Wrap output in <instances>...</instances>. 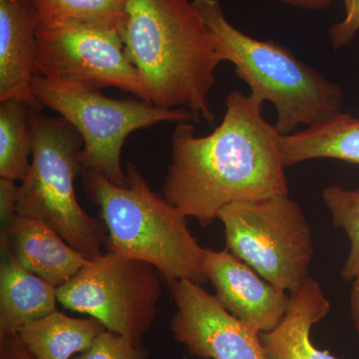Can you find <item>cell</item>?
I'll use <instances>...</instances> for the list:
<instances>
[{
	"label": "cell",
	"instance_id": "obj_1",
	"mask_svg": "<svg viewBox=\"0 0 359 359\" xmlns=\"http://www.w3.org/2000/svg\"><path fill=\"white\" fill-rule=\"evenodd\" d=\"M264 102L233 91L221 124L207 136L190 122L172 134L162 195L187 218L207 226L226 205L289 194L280 132L264 118Z\"/></svg>",
	"mask_w": 359,
	"mask_h": 359
},
{
	"label": "cell",
	"instance_id": "obj_2",
	"mask_svg": "<svg viewBox=\"0 0 359 359\" xmlns=\"http://www.w3.org/2000/svg\"><path fill=\"white\" fill-rule=\"evenodd\" d=\"M120 33L151 103L214 124L209 95L223 61L193 1L126 0Z\"/></svg>",
	"mask_w": 359,
	"mask_h": 359
},
{
	"label": "cell",
	"instance_id": "obj_3",
	"mask_svg": "<svg viewBox=\"0 0 359 359\" xmlns=\"http://www.w3.org/2000/svg\"><path fill=\"white\" fill-rule=\"evenodd\" d=\"M126 174V186L92 170L82 174L85 194L100 210L107 229L106 249L152 264L167 285L181 280L207 282L205 248L189 230L185 215L154 192L133 163L127 164Z\"/></svg>",
	"mask_w": 359,
	"mask_h": 359
},
{
	"label": "cell",
	"instance_id": "obj_4",
	"mask_svg": "<svg viewBox=\"0 0 359 359\" xmlns=\"http://www.w3.org/2000/svg\"><path fill=\"white\" fill-rule=\"evenodd\" d=\"M193 4L212 33L222 61L235 66L250 95L273 104L280 134L313 127L341 112L344 94L339 85L295 57L283 45L238 30L226 20L219 0H193Z\"/></svg>",
	"mask_w": 359,
	"mask_h": 359
},
{
	"label": "cell",
	"instance_id": "obj_5",
	"mask_svg": "<svg viewBox=\"0 0 359 359\" xmlns=\"http://www.w3.org/2000/svg\"><path fill=\"white\" fill-rule=\"evenodd\" d=\"M30 167L18 187V215L36 219L57 231L89 259L103 254L107 229L102 219L84 211L78 202L75 180L83 174V140L62 117L32 109Z\"/></svg>",
	"mask_w": 359,
	"mask_h": 359
},
{
	"label": "cell",
	"instance_id": "obj_6",
	"mask_svg": "<svg viewBox=\"0 0 359 359\" xmlns=\"http://www.w3.org/2000/svg\"><path fill=\"white\" fill-rule=\"evenodd\" d=\"M32 90L43 107L57 112L83 140L84 170L103 175L118 186H126L121 153L127 138L162 122L194 121L184 109H164L141 99H113L99 89L36 75Z\"/></svg>",
	"mask_w": 359,
	"mask_h": 359
},
{
	"label": "cell",
	"instance_id": "obj_7",
	"mask_svg": "<svg viewBox=\"0 0 359 359\" xmlns=\"http://www.w3.org/2000/svg\"><path fill=\"white\" fill-rule=\"evenodd\" d=\"M218 219L224 224L226 250L266 282L290 294L306 282L313 233L301 205L287 195L231 203Z\"/></svg>",
	"mask_w": 359,
	"mask_h": 359
},
{
	"label": "cell",
	"instance_id": "obj_8",
	"mask_svg": "<svg viewBox=\"0 0 359 359\" xmlns=\"http://www.w3.org/2000/svg\"><path fill=\"white\" fill-rule=\"evenodd\" d=\"M160 276L152 264L107 250L59 287L57 299L63 308L87 314L106 330L143 344L157 318Z\"/></svg>",
	"mask_w": 359,
	"mask_h": 359
},
{
	"label": "cell",
	"instance_id": "obj_9",
	"mask_svg": "<svg viewBox=\"0 0 359 359\" xmlns=\"http://www.w3.org/2000/svg\"><path fill=\"white\" fill-rule=\"evenodd\" d=\"M37 75L99 89L113 87L151 103L145 84L125 53L121 33L113 28L68 22L39 25Z\"/></svg>",
	"mask_w": 359,
	"mask_h": 359
},
{
	"label": "cell",
	"instance_id": "obj_10",
	"mask_svg": "<svg viewBox=\"0 0 359 359\" xmlns=\"http://www.w3.org/2000/svg\"><path fill=\"white\" fill-rule=\"evenodd\" d=\"M177 311L170 323L174 339L199 359H271L261 332L238 320L200 283H168Z\"/></svg>",
	"mask_w": 359,
	"mask_h": 359
},
{
	"label": "cell",
	"instance_id": "obj_11",
	"mask_svg": "<svg viewBox=\"0 0 359 359\" xmlns=\"http://www.w3.org/2000/svg\"><path fill=\"white\" fill-rule=\"evenodd\" d=\"M203 273L224 309L259 332H271L287 313L290 294L259 278L230 250L205 248Z\"/></svg>",
	"mask_w": 359,
	"mask_h": 359
},
{
	"label": "cell",
	"instance_id": "obj_12",
	"mask_svg": "<svg viewBox=\"0 0 359 359\" xmlns=\"http://www.w3.org/2000/svg\"><path fill=\"white\" fill-rule=\"evenodd\" d=\"M39 25L32 0H0V101L18 99L41 112L32 90Z\"/></svg>",
	"mask_w": 359,
	"mask_h": 359
},
{
	"label": "cell",
	"instance_id": "obj_13",
	"mask_svg": "<svg viewBox=\"0 0 359 359\" xmlns=\"http://www.w3.org/2000/svg\"><path fill=\"white\" fill-rule=\"evenodd\" d=\"M2 226L1 250L54 287L69 282L91 259L39 219L16 215Z\"/></svg>",
	"mask_w": 359,
	"mask_h": 359
},
{
	"label": "cell",
	"instance_id": "obj_14",
	"mask_svg": "<svg viewBox=\"0 0 359 359\" xmlns=\"http://www.w3.org/2000/svg\"><path fill=\"white\" fill-rule=\"evenodd\" d=\"M332 304L320 283L309 278L290 294L287 313L278 327L261 332L271 359H337L330 351L318 348L311 340V328L330 313Z\"/></svg>",
	"mask_w": 359,
	"mask_h": 359
},
{
	"label": "cell",
	"instance_id": "obj_15",
	"mask_svg": "<svg viewBox=\"0 0 359 359\" xmlns=\"http://www.w3.org/2000/svg\"><path fill=\"white\" fill-rule=\"evenodd\" d=\"M0 264V339L18 334L26 325L57 311V289L23 268L1 250Z\"/></svg>",
	"mask_w": 359,
	"mask_h": 359
},
{
	"label": "cell",
	"instance_id": "obj_16",
	"mask_svg": "<svg viewBox=\"0 0 359 359\" xmlns=\"http://www.w3.org/2000/svg\"><path fill=\"white\" fill-rule=\"evenodd\" d=\"M280 152L285 168L321 158L359 165V119L339 112L320 124L280 134Z\"/></svg>",
	"mask_w": 359,
	"mask_h": 359
},
{
	"label": "cell",
	"instance_id": "obj_17",
	"mask_svg": "<svg viewBox=\"0 0 359 359\" xmlns=\"http://www.w3.org/2000/svg\"><path fill=\"white\" fill-rule=\"evenodd\" d=\"M106 330L96 318H70L55 311L26 325L18 335L36 359H71Z\"/></svg>",
	"mask_w": 359,
	"mask_h": 359
},
{
	"label": "cell",
	"instance_id": "obj_18",
	"mask_svg": "<svg viewBox=\"0 0 359 359\" xmlns=\"http://www.w3.org/2000/svg\"><path fill=\"white\" fill-rule=\"evenodd\" d=\"M30 108L23 101H0V178L22 181L30 167Z\"/></svg>",
	"mask_w": 359,
	"mask_h": 359
},
{
	"label": "cell",
	"instance_id": "obj_19",
	"mask_svg": "<svg viewBox=\"0 0 359 359\" xmlns=\"http://www.w3.org/2000/svg\"><path fill=\"white\" fill-rule=\"evenodd\" d=\"M40 25L68 22L113 28L121 32L126 0H32Z\"/></svg>",
	"mask_w": 359,
	"mask_h": 359
},
{
	"label": "cell",
	"instance_id": "obj_20",
	"mask_svg": "<svg viewBox=\"0 0 359 359\" xmlns=\"http://www.w3.org/2000/svg\"><path fill=\"white\" fill-rule=\"evenodd\" d=\"M323 200L334 226L346 233L351 243L341 276L351 282L359 276V189L330 185L323 191Z\"/></svg>",
	"mask_w": 359,
	"mask_h": 359
},
{
	"label": "cell",
	"instance_id": "obj_21",
	"mask_svg": "<svg viewBox=\"0 0 359 359\" xmlns=\"http://www.w3.org/2000/svg\"><path fill=\"white\" fill-rule=\"evenodd\" d=\"M149 351L124 335L105 330L83 353L72 359H148Z\"/></svg>",
	"mask_w": 359,
	"mask_h": 359
},
{
	"label": "cell",
	"instance_id": "obj_22",
	"mask_svg": "<svg viewBox=\"0 0 359 359\" xmlns=\"http://www.w3.org/2000/svg\"><path fill=\"white\" fill-rule=\"evenodd\" d=\"M346 15L344 20L330 27V41L334 49L351 44L359 32V0H344Z\"/></svg>",
	"mask_w": 359,
	"mask_h": 359
},
{
	"label": "cell",
	"instance_id": "obj_23",
	"mask_svg": "<svg viewBox=\"0 0 359 359\" xmlns=\"http://www.w3.org/2000/svg\"><path fill=\"white\" fill-rule=\"evenodd\" d=\"M13 180L0 178V216L2 226L18 215V187Z\"/></svg>",
	"mask_w": 359,
	"mask_h": 359
},
{
	"label": "cell",
	"instance_id": "obj_24",
	"mask_svg": "<svg viewBox=\"0 0 359 359\" xmlns=\"http://www.w3.org/2000/svg\"><path fill=\"white\" fill-rule=\"evenodd\" d=\"M0 359H36L26 348L18 334L0 339Z\"/></svg>",
	"mask_w": 359,
	"mask_h": 359
},
{
	"label": "cell",
	"instance_id": "obj_25",
	"mask_svg": "<svg viewBox=\"0 0 359 359\" xmlns=\"http://www.w3.org/2000/svg\"><path fill=\"white\" fill-rule=\"evenodd\" d=\"M353 282V289L349 297V309H351L354 328L359 334V276H356Z\"/></svg>",
	"mask_w": 359,
	"mask_h": 359
},
{
	"label": "cell",
	"instance_id": "obj_26",
	"mask_svg": "<svg viewBox=\"0 0 359 359\" xmlns=\"http://www.w3.org/2000/svg\"><path fill=\"white\" fill-rule=\"evenodd\" d=\"M287 6L301 7L309 11H320L332 6V0H280Z\"/></svg>",
	"mask_w": 359,
	"mask_h": 359
}]
</instances>
